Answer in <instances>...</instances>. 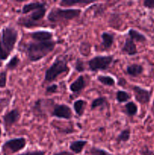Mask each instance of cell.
Masks as SVG:
<instances>
[{"mask_svg": "<svg viewBox=\"0 0 154 155\" xmlns=\"http://www.w3.org/2000/svg\"><path fill=\"white\" fill-rule=\"evenodd\" d=\"M131 137V131L129 129H125V130H122L119 136L116 138V141L118 143H121V142H128Z\"/></svg>", "mask_w": 154, "mask_h": 155, "instance_id": "cell-22", "label": "cell"}, {"mask_svg": "<svg viewBox=\"0 0 154 155\" xmlns=\"http://www.w3.org/2000/svg\"><path fill=\"white\" fill-rule=\"evenodd\" d=\"M30 37L34 42H47L52 40L53 33L47 30H38L32 32Z\"/></svg>", "mask_w": 154, "mask_h": 155, "instance_id": "cell-10", "label": "cell"}, {"mask_svg": "<svg viewBox=\"0 0 154 155\" xmlns=\"http://www.w3.org/2000/svg\"><path fill=\"white\" fill-rule=\"evenodd\" d=\"M95 2V1H87V0H62L61 2H60V5L69 7V6L76 5H89Z\"/></svg>", "mask_w": 154, "mask_h": 155, "instance_id": "cell-18", "label": "cell"}, {"mask_svg": "<svg viewBox=\"0 0 154 155\" xmlns=\"http://www.w3.org/2000/svg\"><path fill=\"white\" fill-rule=\"evenodd\" d=\"M87 144L88 142L85 140L74 141L69 145V149L75 154H80Z\"/></svg>", "mask_w": 154, "mask_h": 155, "instance_id": "cell-15", "label": "cell"}, {"mask_svg": "<svg viewBox=\"0 0 154 155\" xmlns=\"http://www.w3.org/2000/svg\"><path fill=\"white\" fill-rule=\"evenodd\" d=\"M116 98L119 103H123L128 101V100L131 98V96H130L129 94H128V92H125V91L118 90L117 92H116Z\"/></svg>", "mask_w": 154, "mask_h": 155, "instance_id": "cell-23", "label": "cell"}, {"mask_svg": "<svg viewBox=\"0 0 154 155\" xmlns=\"http://www.w3.org/2000/svg\"><path fill=\"white\" fill-rule=\"evenodd\" d=\"M81 13V9L53 8L48 13L47 18L51 23H56L60 21H70L74 18H79Z\"/></svg>", "mask_w": 154, "mask_h": 155, "instance_id": "cell-2", "label": "cell"}, {"mask_svg": "<svg viewBox=\"0 0 154 155\" xmlns=\"http://www.w3.org/2000/svg\"><path fill=\"white\" fill-rule=\"evenodd\" d=\"M88 153L90 155H113L105 150L96 148V147H91V149L89 150Z\"/></svg>", "mask_w": 154, "mask_h": 155, "instance_id": "cell-26", "label": "cell"}, {"mask_svg": "<svg viewBox=\"0 0 154 155\" xmlns=\"http://www.w3.org/2000/svg\"><path fill=\"white\" fill-rule=\"evenodd\" d=\"M69 71L67 60L65 58L58 56L54 63L46 70L45 74V81L52 82L56 80L59 75Z\"/></svg>", "mask_w": 154, "mask_h": 155, "instance_id": "cell-3", "label": "cell"}, {"mask_svg": "<svg viewBox=\"0 0 154 155\" xmlns=\"http://www.w3.org/2000/svg\"><path fill=\"white\" fill-rule=\"evenodd\" d=\"M101 39H102V46L105 49L110 48L114 43V36L107 32H104L101 34Z\"/></svg>", "mask_w": 154, "mask_h": 155, "instance_id": "cell-16", "label": "cell"}, {"mask_svg": "<svg viewBox=\"0 0 154 155\" xmlns=\"http://www.w3.org/2000/svg\"><path fill=\"white\" fill-rule=\"evenodd\" d=\"M27 145L25 138H14L6 141L2 145V151L4 152L8 151L11 154H14L24 149Z\"/></svg>", "mask_w": 154, "mask_h": 155, "instance_id": "cell-6", "label": "cell"}, {"mask_svg": "<svg viewBox=\"0 0 154 155\" xmlns=\"http://www.w3.org/2000/svg\"><path fill=\"white\" fill-rule=\"evenodd\" d=\"M45 151H27L26 152L22 153V154H17V155H45Z\"/></svg>", "mask_w": 154, "mask_h": 155, "instance_id": "cell-30", "label": "cell"}, {"mask_svg": "<svg viewBox=\"0 0 154 155\" xmlns=\"http://www.w3.org/2000/svg\"><path fill=\"white\" fill-rule=\"evenodd\" d=\"M1 136H2V129L1 127H0V138H1Z\"/></svg>", "mask_w": 154, "mask_h": 155, "instance_id": "cell-35", "label": "cell"}, {"mask_svg": "<svg viewBox=\"0 0 154 155\" xmlns=\"http://www.w3.org/2000/svg\"><path fill=\"white\" fill-rule=\"evenodd\" d=\"M7 84V72L2 71L0 73V89L5 88Z\"/></svg>", "mask_w": 154, "mask_h": 155, "instance_id": "cell-28", "label": "cell"}, {"mask_svg": "<svg viewBox=\"0 0 154 155\" xmlns=\"http://www.w3.org/2000/svg\"><path fill=\"white\" fill-rule=\"evenodd\" d=\"M122 51L129 56L135 55L137 53V50L134 41L131 40L130 38H127L122 48Z\"/></svg>", "mask_w": 154, "mask_h": 155, "instance_id": "cell-12", "label": "cell"}, {"mask_svg": "<svg viewBox=\"0 0 154 155\" xmlns=\"http://www.w3.org/2000/svg\"><path fill=\"white\" fill-rule=\"evenodd\" d=\"M46 2H30L25 4L22 8L23 14H28L30 12H33L37 9L45 8Z\"/></svg>", "mask_w": 154, "mask_h": 155, "instance_id": "cell-13", "label": "cell"}, {"mask_svg": "<svg viewBox=\"0 0 154 155\" xmlns=\"http://www.w3.org/2000/svg\"><path fill=\"white\" fill-rule=\"evenodd\" d=\"M140 153L141 155H154L153 151L149 150L146 146L143 147V148L140 149Z\"/></svg>", "mask_w": 154, "mask_h": 155, "instance_id": "cell-32", "label": "cell"}, {"mask_svg": "<svg viewBox=\"0 0 154 155\" xmlns=\"http://www.w3.org/2000/svg\"><path fill=\"white\" fill-rule=\"evenodd\" d=\"M2 119L5 128L8 129L19 121V120L21 119V113H20L18 109L14 108L10 111L7 112L3 116Z\"/></svg>", "mask_w": 154, "mask_h": 155, "instance_id": "cell-9", "label": "cell"}, {"mask_svg": "<svg viewBox=\"0 0 154 155\" xmlns=\"http://www.w3.org/2000/svg\"><path fill=\"white\" fill-rule=\"evenodd\" d=\"M75 71H77L78 72H82V71H85L84 63H83L82 61L80 60V59L76 60L75 64Z\"/></svg>", "mask_w": 154, "mask_h": 155, "instance_id": "cell-29", "label": "cell"}, {"mask_svg": "<svg viewBox=\"0 0 154 155\" xmlns=\"http://www.w3.org/2000/svg\"><path fill=\"white\" fill-rule=\"evenodd\" d=\"M125 113L129 117H133L137 114V106L134 101H128L125 105Z\"/></svg>", "mask_w": 154, "mask_h": 155, "instance_id": "cell-21", "label": "cell"}, {"mask_svg": "<svg viewBox=\"0 0 154 155\" xmlns=\"http://www.w3.org/2000/svg\"><path fill=\"white\" fill-rule=\"evenodd\" d=\"M51 116L58 119L70 120L72 117V112L70 107L66 104H55Z\"/></svg>", "mask_w": 154, "mask_h": 155, "instance_id": "cell-7", "label": "cell"}, {"mask_svg": "<svg viewBox=\"0 0 154 155\" xmlns=\"http://www.w3.org/2000/svg\"><path fill=\"white\" fill-rule=\"evenodd\" d=\"M87 104L85 100L82 99H78L76 101H74L73 103V109L75 110V114L78 115L79 117H82L85 112V108Z\"/></svg>", "mask_w": 154, "mask_h": 155, "instance_id": "cell-19", "label": "cell"}, {"mask_svg": "<svg viewBox=\"0 0 154 155\" xmlns=\"http://www.w3.org/2000/svg\"><path fill=\"white\" fill-rule=\"evenodd\" d=\"M143 6L148 9H154V0H145L143 1Z\"/></svg>", "mask_w": 154, "mask_h": 155, "instance_id": "cell-33", "label": "cell"}, {"mask_svg": "<svg viewBox=\"0 0 154 155\" xmlns=\"http://www.w3.org/2000/svg\"><path fill=\"white\" fill-rule=\"evenodd\" d=\"M54 155H74L72 153L69 152V151H62L60 152H57V153H54Z\"/></svg>", "mask_w": 154, "mask_h": 155, "instance_id": "cell-34", "label": "cell"}, {"mask_svg": "<svg viewBox=\"0 0 154 155\" xmlns=\"http://www.w3.org/2000/svg\"><path fill=\"white\" fill-rule=\"evenodd\" d=\"M57 89H58V86H57V84H52L51 86H48L46 88V92L48 94L54 93V92H57Z\"/></svg>", "mask_w": 154, "mask_h": 155, "instance_id": "cell-31", "label": "cell"}, {"mask_svg": "<svg viewBox=\"0 0 154 155\" xmlns=\"http://www.w3.org/2000/svg\"><path fill=\"white\" fill-rule=\"evenodd\" d=\"M97 80L104 86H110V87L114 86L115 84H116V81H115L114 79L112 77H110V76L99 75L97 77Z\"/></svg>", "mask_w": 154, "mask_h": 155, "instance_id": "cell-20", "label": "cell"}, {"mask_svg": "<svg viewBox=\"0 0 154 155\" xmlns=\"http://www.w3.org/2000/svg\"><path fill=\"white\" fill-rule=\"evenodd\" d=\"M86 82L85 79L82 75L79 76L74 82H72L69 86V89L72 92L75 94H79L81 91L85 87Z\"/></svg>", "mask_w": 154, "mask_h": 155, "instance_id": "cell-11", "label": "cell"}, {"mask_svg": "<svg viewBox=\"0 0 154 155\" xmlns=\"http://www.w3.org/2000/svg\"><path fill=\"white\" fill-rule=\"evenodd\" d=\"M10 54L5 51V49L3 47L2 44V41H1V33H0V65H1L2 62L3 61H5L6 59L8 58V56Z\"/></svg>", "mask_w": 154, "mask_h": 155, "instance_id": "cell-27", "label": "cell"}, {"mask_svg": "<svg viewBox=\"0 0 154 155\" xmlns=\"http://www.w3.org/2000/svg\"><path fill=\"white\" fill-rule=\"evenodd\" d=\"M153 111H154V107H153Z\"/></svg>", "mask_w": 154, "mask_h": 155, "instance_id": "cell-36", "label": "cell"}, {"mask_svg": "<svg viewBox=\"0 0 154 155\" xmlns=\"http://www.w3.org/2000/svg\"><path fill=\"white\" fill-rule=\"evenodd\" d=\"M143 68L140 64H133L128 65L126 68L127 74L132 77H137L140 76L143 73Z\"/></svg>", "mask_w": 154, "mask_h": 155, "instance_id": "cell-14", "label": "cell"}, {"mask_svg": "<svg viewBox=\"0 0 154 155\" xmlns=\"http://www.w3.org/2000/svg\"><path fill=\"white\" fill-rule=\"evenodd\" d=\"M57 42L54 40L47 42H31L24 46V51L31 62H36L48 55L54 49Z\"/></svg>", "mask_w": 154, "mask_h": 155, "instance_id": "cell-1", "label": "cell"}, {"mask_svg": "<svg viewBox=\"0 0 154 155\" xmlns=\"http://www.w3.org/2000/svg\"><path fill=\"white\" fill-rule=\"evenodd\" d=\"M132 91L134 92V98L137 102L141 104H146L149 102L151 96L150 92L137 86H133Z\"/></svg>", "mask_w": 154, "mask_h": 155, "instance_id": "cell-8", "label": "cell"}, {"mask_svg": "<svg viewBox=\"0 0 154 155\" xmlns=\"http://www.w3.org/2000/svg\"><path fill=\"white\" fill-rule=\"evenodd\" d=\"M128 35L130 39L133 41H137L138 42H145L146 41V36L134 29H129Z\"/></svg>", "mask_w": 154, "mask_h": 155, "instance_id": "cell-17", "label": "cell"}, {"mask_svg": "<svg viewBox=\"0 0 154 155\" xmlns=\"http://www.w3.org/2000/svg\"><path fill=\"white\" fill-rule=\"evenodd\" d=\"M107 98L104 96L98 97V98H95L93 101L91 102V110H94V109H96L99 107H103L104 105L107 104Z\"/></svg>", "mask_w": 154, "mask_h": 155, "instance_id": "cell-24", "label": "cell"}, {"mask_svg": "<svg viewBox=\"0 0 154 155\" xmlns=\"http://www.w3.org/2000/svg\"><path fill=\"white\" fill-rule=\"evenodd\" d=\"M18 38V32L14 27H5L2 29L1 33V41L5 51L11 54L15 46Z\"/></svg>", "mask_w": 154, "mask_h": 155, "instance_id": "cell-4", "label": "cell"}, {"mask_svg": "<svg viewBox=\"0 0 154 155\" xmlns=\"http://www.w3.org/2000/svg\"><path fill=\"white\" fill-rule=\"evenodd\" d=\"M20 62H21V59L19 58V57L18 55H14L7 63V64H6V69L9 70V71L15 70L18 67Z\"/></svg>", "mask_w": 154, "mask_h": 155, "instance_id": "cell-25", "label": "cell"}, {"mask_svg": "<svg viewBox=\"0 0 154 155\" xmlns=\"http://www.w3.org/2000/svg\"><path fill=\"white\" fill-rule=\"evenodd\" d=\"M113 57L112 55L101 56L98 55L92 58L88 61V68L92 72H97L98 71H106L110 68L113 63Z\"/></svg>", "mask_w": 154, "mask_h": 155, "instance_id": "cell-5", "label": "cell"}]
</instances>
